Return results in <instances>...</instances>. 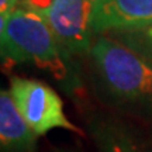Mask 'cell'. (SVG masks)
Listing matches in <instances>:
<instances>
[{"mask_svg":"<svg viewBox=\"0 0 152 152\" xmlns=\"http://www.w3.org/2000/svg\"><path fill=\"white\" fill-rule=\"evenodd\" d=\"M0 45L3 61L34 65L56 80H65L69 75L71 56L45 18L30 7L18 6L6 20H0Z\"/></svg>","mask_w":152,"mask_h":152,"instance_id":"obj_2","label":"cell"},{"mask_svg":"<svg viewBox=\"0 0 152 152\" xmlns=\"http://www.w3.org/2000/svg\"><path fill=\"white\" fill-rule=\"evenodd\" d=\"M26 7L39 13L51 27L62 49L69 56L89 54L94 34L92 30L93 0H23Z\"/></svg>","mask_w":152,"mask_h":152,"instance_id":"obj_4","label":"cell"},{"mask_svg":"<svg viewBox=\"0 0 152 152\" xmlns=\"http://www.w3.org/2000/svg\"><path fill=\"white\" fill-rule=\"evenodd\" d=\"M94 37L147 27L152 24V0H93Z\"/></svg>","mask_w":152,"mask_h":152,"instance_id":"obj_5","label":"cell"},{"mask_svg":"<svg viewBox=\"0 0 152 152\" xmlns=\"http://www.w3.org/2000/svg\"><path fill=\"white\" fill-rule=\"evenodd\" d=\"M94 152H152L148 141L117 118H97L87 127Z\"/></svg>","mask_w":152,"mask_h":152,"instance_id":"obj_6","label":"cell"},{"mask_svg":"<svg viewBox=\"0 0 152 152\" xmlns=\"http://www.w3.org/2000/svg\"><path fill=\"white\" fill-rule=\"evenodd\" d=\"M106 100L131 113L152 114V58L111 35H96L89 52Z\"/></svg>","mask_w":152,"mask_h":152,"instance_id":"obj_1","label":"cell"},{"mask_svg":"<svg viewBox=\"0 0 152 152\" xmlns=\"http://www.w3.org/2000/svg\"><path fill=\"white\" fill-rule=\"evenodd\" d=\"M18 6H21V0H0V20H6Z\"/></svg>","mask_w":152,"mask_h":152,"instance_id":"obj_9","label":"cell"},{"mask_svg":"<svg viewBox=\"0 0 152 152\" xmlns=\"http://www.w3.org/2000/svg\"><path fill=\"white\" fill-rule=\"evenodd\" d=\"M9 92L18 111L38 137L56 128L85 135V132L68 118L62 99L47 83L37 79L13 76Z\"/></svg>","mask_w":152,"mask_h":152,"instance_id":"obj_3","label":"cell"},{"mask_svg":"<svg viewBox=\"0 0 152 152\" xmlns=\"http://www.w3.org/2000/svg\"><path fill=\"white\" fill-rule=\"evenodd\" d=\"M38 135L14 104L9 89L0 92V148L1 152H35Z\"/></svg>","mask_w":152,"mask_h":152,"instance_id":"obj_7","label":"cell"},{"mask_svg":"<svg viewBox=\"0 0 152 152\" xmlns=\"http://www.w3.org/2000/svg\"><path fill=\"white\" fill-rule=\"evenodd\" d=\"M107 35L117 38L118 41L124 42L125 45L131 47L132 49L152 58V24H149L147 27L131 30V31L107 34Z\"/></svg>","mask_w":152,"mask_h":152,"instance_id":"obj_8","label":"cell"}]
</instances>
